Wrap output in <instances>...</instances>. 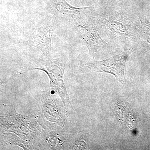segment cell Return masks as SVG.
Instances as JSON below:
<instances>
[{"instance_id": "cell-5", "label": "cell", "mask_w": 150, "mask_h": 150, "mask_svg": "<svg viewBox=\"0 0 150 150\" xmlns=\"http://www.w3.org/2000/svg\"><path fill=\"white\" fill-rule=\"evenodd\" d=\"M46 59L44 63L37 67L30 68V69L44 71L48 75L52 83L55 84L60 83L63 84V76L67 62L66 56H62L56 59H53L51 58Z\"/></svg>"}, {"instance_id": "cell-3", "label": "cell", "mask_w": 150, "mask_h": 150, "mask_svg": "<svg viewBox=\"0 0 150 150\" xmlns=\"http://www.w3.org/2000/svg\"><path fill=\"white\" fill-rule=\"evenodd\" d=\"M50 8L53 14L60 18H69L77 23L84 21L83 18L86 11L89 7H75L71 6L66 0H50Z\"/></svg>"}, {"instance_id": "cell-4", "label": "cell", "mask_w": 150, "mask_h": 150, "mask_svg": "<svg viewBox=\"0 0 150 150\" xmlns=\"http://www.w3.org/2000/svg\"><path fill=\"white\" fill-rule=\"evenodd\" d=\"M84 24V22L83 23V24H77V31L81 39L88 48L90 55L94 58L95 53L100 48L106 46L107 43L94 28Z\"/></svg>"}, {"instance_id": "cell-2", "label": "cell", "mask_w": 150, "mask_h": 150, "mask_svg": "<svg viewBox=\"0 0 150 150\" xmlns=\"http://www.w3.org/2000/svg\"><path fill=\"white\" fill-rule=\"evenodd\" d=\"M54 27V21L47 18L31 33L28 43L41 51L46 58H51V40Z\"/></svg>"}, {"instance_id": "cell-1", "label": "cell", "mask_w": 150, "mask_h": 150, "mask_svg": "<svg viewBox=\"0 0 150 150\" xmlns=\"http://www.w3.org/2000/svg\"><path fill=\"white\" fill-rule=\"evenodd\" d=\"M131 52V51L128 50L103 61L89 62L87 65V68L91 71L112 74L122 84L126 85L128 81L125 77V66L126 61Z\"/></svg>"}]
</instances>
